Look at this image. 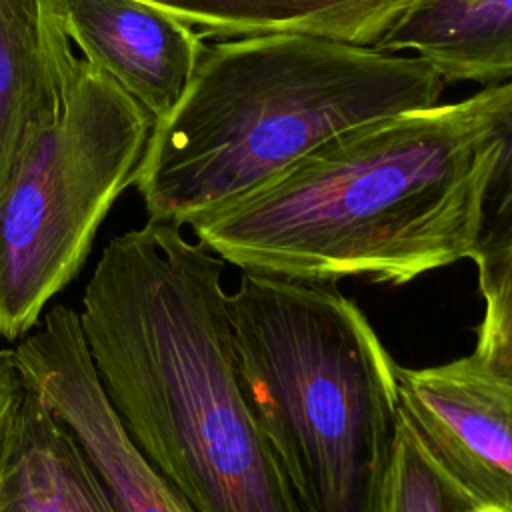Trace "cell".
<instances>
[{
	"label": "cell",
	"mask_w": 512,
	"mask_h": 512,
	"mask_svg": "<svg viewBox=\"0 0 512 512\" xmlns=\"http://www.w3.org/2000/svg\"><path fill=\"white\" fill-rule=\"evenodd\" d=\"M0 512H118L74 436L26 382L0 472Z\"/></svg>",
	"instance_id": "obj_10"
},
{
	"label": "cell",
	"mask_w": 512,
	"mask_h": 512,
	"mask_svg": "<svg viewBox=\"0 0 512 512\" xmlns=\"http://www.w3.org/2000/svg\"><path fill=\"white\" fill-rule=\"evenodd\" d=\"M482 298L472 362L512 388V248L472 258Z\"/></svg>",
	"instance_id": "obj_14"
},
{
	"label": "cell",
	"mask_w": 512,
	"mask_h": 512,
	"mask_svg": "<svg viewBox=\"0 0 512 512\" xmlns=\"http://www.w3.org/2000/svg\"><path fill=\"white\" fill-rule=\"evenodd\" d=\"M400 420L476 510L512 512V388L470 356L398 366Z\"/></svg>",
	"instance_id": "obj_7"
},
{
	"label": "cell",
	"mask_w": 512,
	"mask_h": 512,
	"mask_svg": "<svg viewBox=\"0 0 512 512\" xmlns=\"http://www.w3.org/2000/svg\"><path fill=\"white\" fill-rule=\"evenodd\" d=\"M444 84L416 54L318 34L218 40L154 122L134 186L150 220L182 228L354 126L440 104Z\"/></svg>",
	"instance_id": "obj_3"
},
{
	"label": "cell",
	"mask_w": 512,
	"mask_h": 512,
	"mask_svg": "<svg viewBox=\"0 0 512 512\" xmlns=\"http://www.w3.org/2000/svg\"><path fill=\"white\" fill-rule=\"evenodd\" d=\"M62 0H0V194L56 120L78 56Z\"/></svg>",
	"instance_id": "obj_9"
},
{
	"label": "cell",
	"mask_w": 512,
	"mask_h": 512,
	"mask_svg": "<svg viewBox=\"0 0 512 512\" xmlns=\"http://www.w3.org/2000/svg\"><path fill=\"white\" fill-rule=\"evenodd\" d=\"M468 498L430 462L400 420L382 512H472Z\"/></svg>",
	"instance_id": "obj_15"
},
{
	"label": "cell",
	"mask_w": 512,
	"mask_h": 512,
	"mask_svg": "<svg viewBox=\"0 0 512 512\" xmlns=\"http://www.w3.org/2000/svg\"><path fill=\"white\" fill-rule=\"evenodd\" d=\"M12 350L22 380L74 436L118 512H196L154 472L118 424L90 364L74 308H46Z\"/></svg>",
	"instance_id": "obj_6"
},
{
	"label": "cell",
	"mask_w": 512,
	"mask_h": 512,
	"mask_svg": "<svg viewBox=\"0 0 512 512\" xmlns=\"http://www.w3.org/2000/svg\"><path fill=\"white\" fill-rule=\"evenodd\" d=\"M486 88L354 126L188 226L240 270L394 286L472 258L492 144Z\"/></svg>",
	"instance_id": "obj_2"
},
{
	"label": "cell",
	"mask_w": 512,
	"mask_h": 512,
	"mask_svg": "<svg viewBox=\"0 0 512 512\" xmlns=\"http://www.w3.org/2000/svg\"><path fill=\"white\" fill-rule=\"evenodd\" d=\"M376 48L410 52L444 82L512 78V0H416Z\"/></svg>",
	"instance_id": "obj_11"
},
{
	"label": "cell",
	"mask_w": 512,
	"mask_h": 512,
	"mask_svg": "<svg viewBox=\"0 0 512 512\" xmlns=\"http://www.w3.org/2000/svg\"><path fill=\"white\" fill-rule=\"evenodd\" d=\"M224 264L170 222L110 238L78 310L86 352L132 446L196 512H300L242 392Z\"/></svg>",
	"instance_id": "obj_1"
},
{
	"label": "cell",
	"mask_w": 512,
	"mask_h": 512,
	"mask_svg": "<svg viewBox=\"0 0 512 512\" xmlns=\"http://www.w3.org/2000/svg\"><path fill=\"white\" fill-rule=\"evenodd\" d=\"M68 38L152 118L162 120L186 92L206 48L204 36L144 0H62Z\"/></svg>",
	"instance_id": "obj_8"
},
{
	"label": "cell",
	"mask_w": 512,
	"mask_h": 512,
	"mask_svg": "<svg viewBox=\"0 0 512 512\" xmlns=\"http://www.w3.org/2000/svg\"><path fill=\"white\" fill-rule=\"evenodd\" d=\"M154 118L78 60L56 120L0 194V338L16 342L82 270L96 232L134 184Z\"/></svg>",
	"instance_id": "obj_5"
},
{
	"label": "cell",
	"mask_w": 512,
	"mask_h": 512,
	"mask_svg": "<svg viewBox=\"0 0 512 512\" xmlns=\"http://www.w3.org/2000/svg\"><path fill=\"white\" fill-rule=\"evenodd\" d=\"M24 390V380L12 348H0V472L10 440L14 414Z\"/></svg>",
	"instance_id": "obj_16"
},
{
	"label": "cell",
	"mask_w": 512,
	"mask_h": 512,
	"mask_svg": "<svg viewBox=\"0 0 512 512\" xmlns=\"http://www.w3.org/2000/svg\"><path fill=\"white\" fill-rule=\"evenodd\" d=\"M204 38L306 32L376 46L416 0H144Z\"/></svg>",
	"instance_id": "obj_12"
},
{
	"label": "cell",
	"mask_w": 512,
	"mask_h": 512,
	"mask_svg": "<svg viewBox=\"0 0 512 512\" xmlns=\"http://www.w3.org/2000/svg\"><path fill=\"white\" fill-rule=\"evenodd\" d=\"M236 368L300 512H382L398 364L334 280L242 270L228 294Z\"/></svg>",
	"instance_id": "obj_4"
},
{
	"label": "cell",
	"mask_w": 512,
	"mask_h": 512,
	"mask_svg": "<svg viewBox=\"0 0 512 512\" xmlns=\"http://www.w3.org/2000/svg\"><path fill=\"white\" fill-rule=\"evenodd\" d=\"M472 512H490V510H472Z\"/></svg>",
	"instance_id": "obj_17"
},
{
	"label": "cell",
	"mask_w": 512,
	"mask_h": 512,
	"mask_svg": "<svg viewBox=\"0 0 512 512\" xmlns=\"http://www.w3.org/2000/svg\"><path fill=\"white\" fill-rule=\"evenodd\" d=\"M484 128L492 158L482 186L472 258L512 248V80L486 86Z\"/></svg>",
	"instance_id": "obj_13"
}]
</instances>
